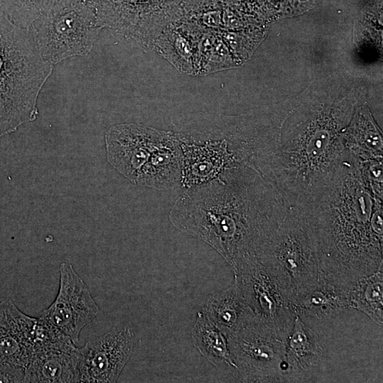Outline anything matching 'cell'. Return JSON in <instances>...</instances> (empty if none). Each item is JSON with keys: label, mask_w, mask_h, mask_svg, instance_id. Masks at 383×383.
Returning a JSON list of instances; mask_svg holds the SVG:
<instances>
[{"label": "cell", "mask_w": 383, "mask_h": 383, "mask_svg": "<svg viewBox=\"0 0 383 383\" xmlns=\"http://www.w3.org/2000/svg\"><path fill=\"white\" fill-rule=\"evenodd\" d=\"M80 0H31L40 13H49Z\"/></svg>", "instance_id": "24"}, {"label": "cell", "mask_w": 383, "mask_h": 383, "mask_svg": "<svg viewBox=\"0 0 383 383\" xmlns=\"http://www.w3.org/2000/svg\"><path fill=\"white\" fill-rule=\"evenodd\" d=\"M285 338L255 316L227 338L241 382H291L285 362Z\"/></svg>", "instance_id": "8"}, {"label": "cell", "mask_w": 383, "mask_h": 383, "mask_svg": "<svg viewBox=\"0 0 383 383\" xmlns=\"http://www.w3.org/2000/svg\"><path fill=\"white\" fill-rule=\"evenodd\" d=\"M99 312V306L88 287L72 265L62 262L57 296L38 318L58 329L75 344L79 341L81 331Z\"/></svg>", "instance_id": "11"}, {"label": "cell", "mask_w": 383, "mask_h": 383, "mask_svg": "<svg viewBox=\"0 0 383 383\" xmlns=\"http://www.w3.org/2000/svg\"><path fill=\"white\" fill-rule=\"evenodd\" d=\"M205 30L180 18L162 32L152 48L179 72L199 75V44Z\"/></svg>", "instance_id": "15"}, {"label": "cell", "mask_w": 383, "mask_h": 383, "mask_svg": "<svg viewBox=\"0 0 383 383\" xmlns=\"http://www.w3.org/2000/svg\"><path fill=\"white\" fill-rule=\"evenodd\" d=\"M192 338L195 348L213 366H228L237 369L231 357L226 337L202 309L197 313L192 328Z\"/></svg>", "instance_id": "20"}, {"label": "cell", "mask_w": 383, "mask_h": 383, "mask_svg": "<svg viewBox=\"0 0 383 383\" xmlns=\"http://www.w3.org/2000/svg\"><path fill=\"white\" fill-rule=\"evenodd\" d=\"M52 70L29 28L0 12V136L36 118L38 97Z\"/></svg>", "instance_id": "4"}, {"label": "cell", "mask_w": 383, "mask_h": 383, "mask_svg": "<svg viewBox=\"0 0 383 383\" xmlns=\"http://www.w3.org/2000/svg\"><path fill=\"white\" fill-rule=\"evenodd\" d=\"M135 334L114 327L82 347L80 382H116L132 355Z\"/></svg>", "instance_id": "12"}, {"label": "cell", "mask_w": 383, "mask_h": 383, "mask_svg": "<svg viewBox=\"0 0 383 383\" xmlns=\"http://www.w3.org/2000/svg\"><path fill=\"white\" fill-rule=\"evenodd\" d=\"M349 307L360 311L377 324L383 323V267L359 278L349 291Z\"/></svg>", "instance_id": "21"}, {"label": "cell", "mask_w": 383, "mask_h": 383, "mask_svg": "<svg viewBox=\"0 0 383 383\" xmlns=\"http://www.w3.org/2000/svg\"><path fill=\"white\" fill-rule=\"evenodd\" d=\"M89 2H91L92 4H94L95 1H96L97 0H87Z\"/></svg>", "instance_id": "25"}, {"label": "cell", "mask_w": 383, "mask_h": 383, "mask_svg": "<svg viewBox=\"0 0 383 383\" xmlns=\"http://www.w3.org/2000/svg\"><path fill=\"white\" fill-rule=\"evenodd\" d=\"M299 206L314 241L318 274L350 291L359 278L383 267L382 199L348 151Z\"/></svg>", "instance_id": "2"}, {"label": "cell", "mask_w": 383, "mask_h": 383, "mask_svg": "<svg viewBox=\"0 0 383 383\" xmlns=\"http://www.w3.org/2000/svg\"><path fill=\"white\" fill-rule=\"evenodd\" d=\"M202 310L226 338L256 316L234 282L210 296Z\"/></svg>", "instance_id": "17"}, {"label": "cell", "mask_w": 383, "mask_h": 383, "mask_svg": "<svg viewBox=\"0 0 383 383\" xmlns=\"http://www.w3.org/2000/svg\"><path fill=\"white\" fill-rule=\"evenodd\" d=\"M210 187V198L192 210H173L170 219L182 232L214 248L232 267L258 258L284 218L289 204L282 194L245 165L227 170Z\"/></svg>", "instance_id": "3"}, {"label": "cell", "mask_w": 383, "mask_h": 383, "mask_svg": "<svg viewBox=\"0 0 383 383\" xmlns=\"http://www.w3.org/2000/svg\"><path fill=\"white\" fill-rule=\"evenodd\" d=\"M38 318L20 311L13 302H0V362L25 370L33 351Z\"/></svg>", "instance_id": "14"}, {"label": "cell", "mask_w": 383, "mask_h": 383, "mask_svg": "<svg viewBox=\"0 0 383 383\" xmlns=\"http://www.w3.org/2000/svg\"><path fill=\"white\" fill-rule=\"evenodd\" d=\"M102 28L94 5L80 0L40 13L29 30L43 59L54 65L70 57L88 55Z\"/></svg>", "instance_id": "7"}, {"label": "cell", "mask_w": 383, "mask_h": 383, "mask_svg": "<svg viewBox=\"0 0 383 383\" xmlns=\"http://www.w3.org/2000/svg\"><path fill=\"white\" fill-rule=\"evenodd\" d=\"M179 0H97L99 24L145 51L172 22L180 18Z\"/></svg>", "instance_id": "9"}, {"label": "cell", "mask_w": 383, "mask_h": 383, "mask_svg": "<svg viewBox=\"0 0 383 383\" xmlns=\"http://www.w3.org/2000/svg\"><path fill=\"white\" fill-rule=\"evenodd\" d=\"M343 145L357 160L382 159V132L364 103L355 110L343 135Z\"/></svg>", "instance_id": "18"}, {"label": "cell", "mask_w": 383, "mask_h": 383, "mask_svg": "<svg viewBox=\"0 0 383 383\" xmlns=\"http://www.w3.org/2000/svg\"><path fill=\"white\" fill-rule=\"evenodd\" d=\"M0 12L16 25L26 28H29L40 14L31 0H0Z\"/></svg>", "instance_id": "22"}, {"label": "cell", "mask_w": 383, "mask_h": 383, "mask_svg": "<svg viewBox=\"0 0 383 383\" xmlns=\"http://www.w3.org/2000/svg\"><path fill=\"white\" fill-rule=\"evenodd\" d=\"M257 260L277 277L289 302L317 281L316 249L299 206L289 204L284 218Z\"/></svg>", "instance_id": "6"}, {"label": "cell", "mask_w": 383, "mask_h": 383, "mask_svg": "<svg viewBox=\"0 0 383 383\" xmlns=\"http://www.w3.org/2000/svg\"><path fill=\"white\" fill-rule=\"evenodd\" d=\"M82 347L71 339L35 350L24 370L23 382H80Z\"/></svg>", "instance_id": "13"}, {"label": "cell", "mask_w": 383, "mask_h": 383, "mask_svg": "<svg viewBox=\"0 0 383 383\" xmlns=\"http://www.w3.org/2000/svg\"><path fill=\"white\" fill-rule=\"evenodd\" d=\"M231 268L234 282L257 318L288 338L296 316L277 277L257 258L243 260Z\"/></svg>", "instance_id": "10"}, {"label": "cell", "mask_w": 383, "mask_h": 383, "mask_svg": "<svg viewBox=\"0 0 383 383\" xmlns=\"http://www.w3.org/2000/svg\"><path fill=\"white\" fill-rule=\"evenodd\" d=\"M348 295L349 291L318 274L313 284L291 299L289 308L299 317L330 318L350 309Z\"/></svg>", "instance_id": "16"}, {"label": "cell", "mask_w": 383, "mask_h": 383, "mask_svg": "<svg viewBox=\"0 0 383 383\" xmlns=\"http://www.w3.org/2000/svg\"><path fill=\"white\" fill-rule=\"evenodd\" d=\"M109 162L131 182L155 189L177 185L182 153L179 140L168 132L138 124H121L106 134Z\"/></svg>", "instance_id": "5"}, {"label": "cell", "mask_w": 383, "mask_h": 383, "mask_svg": "<svg viewBox=\"0 0 383 383\" xmlns=\"http://www.w3.org/2000/svg\"><path fill=\"white\" fill-rule=\"evenodd\" d=\"M364 98L352 79L330 77L267 111L252 158L254 170L289 203L306 201L340 161L345 131Z\"/></svg>", "instance_id": "1"}, {"label": "cell", "mask_w": 383, "mask_h": 383, "mask_svg": "<svg viewBox=\"0 0 383 383\" xmlns=\"http://www.w3.org/2000/svg\"><path fill=\"white\" fill-rule=\"evenodd\" d=\"M358 162L362 174L368 182L372 192L375 196L382 199V159Z\"/></svg>", "instance_id": "23"}, {"label": "cell", "mask_w": 383, "mask_h": 383, "mask_svg": "<svg viewBox=\"0 0 383 383\" xmlns=\"http://www.w3.org/2000/svg\"><path fill=\"white\" fill-rule=\"evenodd\" d=\"M323 347L318 334L296 316L289 335L285 362L290 380L311 371L321 361Z\"/></svg>", "instance_id": "19"}]
</instances>
